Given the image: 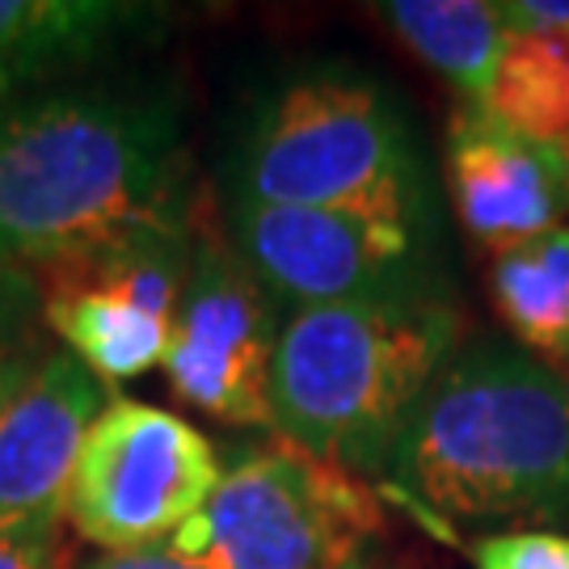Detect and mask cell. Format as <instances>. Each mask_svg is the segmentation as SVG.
<instances>
[{
	"label": "cell",
	"instance_id": "obj_16",
	"mask_svg": "<svg viewBox=\"0 0 569 569\" xmlns=\"http://www.w3.org/2000/svg\"><path fill=\"white\" fill-rule=\"evenodd\" d=\"M42 326V287L30 270L0 262V359L39 350Z\"/></svg>",
	"mask_w": 569,
	"mask_h": 569
},
{
	"label": "cell",
	"instance_id": "obj_7",
	"mask_svg": "<svg viewBox=\"0 0 569 569\" xmlns=\"http://www.w3.org/2000/svg\"><path fill=\"white\" fill-rule=\"evenodd\" d=\"M228 241L270 296L274 312L380 300L418 287H443L439 232L406 224L228 199Z\"/></svg>",
	"mask_w": 569,
	"mask_h": 569
},
{
	"label": "cell",
	"instance_id": "obj_8",
	"mask_svg": "<svg viewBox=\"0 0 569 569\" xmlns=\"http://www.w3.org/2000/svg\"><path fill=\"white\" fill-rule=\"evenodd\" d=\"M194 232H143L68 262L42 266V326L102 385H127L164 363L182 305Z\"/></svg>",
	"mask_w": 569,
	"mask_h": 569
},
{
	"label": "cell",
	"instance_id": "obj_9",
	"mask_svg": "<svg viewBox=\"0 0 569 569\" xmlns=\"http://www.w3.org/2000/svg\"><path fill=\"white\" fill-rule=\"evenodd\" d=\"M274 342L279 321L270 296L228 241V228L199 220L190 279L164 355L173 392L228 427H274Z\"/></svg>",
	"mask_w": 569,
	"mask_h": 569
},
{
	"label": "cell",
	"instance_id": "obj_15",
	"mask_svg": "<svg viewBox=\"0 0 569 569\" xmlns=\"http://www.w3.org/2000/svg\"><path fill=\"white\" fill-rule=\"evenodd\" d=\"M493 119L536 143H569V30L510 34L486 98Z\"/></svg>",
	"mask_w": 569,
	"mask_h": 569
},
{
	"label": "cell",
	"instance_id": "obj_19",
	"mask_svg": "<svg viewBox=\"0 0 569 569\" xmlns=\"http://www.w3.org/2000/svg\"><path fill=\"white\" fill-rule=\"evenodd\" d=\"M510 34H557L569 30V0H507L498 4Z\"/></svg>",
	"mask_w": 569,
	"mask_h": 569
},
{
	"label": "cell",
	"instance_id": "obj_12",
	"mask_svg": "<svg viewBox=\"0 0 569 569\" xmlns=\"http://www.w3.org/2000/svg\"><path fill=\"white\" fill-rule=\"evenodd\" d=\"M169 21V4L143 0H0V106L161 39Z\"/></svg>",
	"mask_w": 569,
	"mask_h": 569
},
{
	"label": "cell",
	"instance_id": "obj_5",
	"mask_svg": "<svg viewBox=\"0 0 569 569\" xmlns=\"http://www.w3.org/2000/svg\"><path fill=\"white\" fill-rule=\"evenodd\" d=\"M376 528L380 502L355 472L279 443L224 468L164 549L194 569H338Z\"/></svg>",
	"mask_w": 569,
	"mask_h": 569
},
{
	"label": "cell",
	"instance_id": "obj_17",
	"mask_svg": "<svg viewBox=\"0 0 569 569\" xmlns=\"http://www.w3.org/2000/svg\"><path fill=\"white\" fill-rule=\"evenodd\" d=\"M481 569H569V536L557 531H498L472 545Z\"/></svg>",
	"mask_w": 569,
	"mask_h": 569
},
{
	"label": "cell",
	"instance_id": "obj_4",
	"mask_svg": "<svg viewBox=\"0 0 569 569\" xmlns=\"http://www.w3.org/2000/svg\"><path fill=\"white\" fill-rule=\"evenodd\" d=\"M232 194L439 232L406 110L380 81L342 63L305 68L253 106Z\"/></svg>",
	"mask_w": 569,
	"mask_h": 569
},
{
	"label": "cell",
	"instance_id": "obj_2",
	"mask_svg": "<svg viewBox=\"0 0 569 569\" xmlns=\"http://www.w3.org/2000/svg\"><path fill=\"white\" fill-rule=\"evenodd\" d=\"M409 507L451 523H569V376L481 338L430 380L388 460Z\"/></svg>",
	"mask_w": 569,
	"mask_h": 569
},
{
	"label": "cell",
	"instance_id": "obj_1",
	"mask_svg": "<svg viewBox=\"0 0 569 569\" xmlns=\"http://www.w3.org/2000/svg\"><path fill=\"white\" fill-rule=\"evenodd\" d=\"M199 220L173 84H63L0 106V262L34 274Z\"/></svg>",
	"mask_w": 569,
	"mask_h": 569
},
{
	"label": "cell",
	"instance_id": "obj_20",
	"mask_svg": "<svg viewBox=\"0 0 569 569\" xmlns=\"http://www.w3.org/2000/svg\"><path fill=\"white\" fill-rule=\"evenodd\" d=\"M42 355H47V346H39V350H21V355L0 359V413L13 406V397H18L21 388L30 385V376L39 371Z\"/></svg>",
	"mask_w": 569,
	"mask_h": 569
},
{
	"label": "cell",
	"instance_id": "obj_22",
	"mask_svg": "<svg viewBox=\"0 0 569 569\" xmlns=\"http://www.w3.org/2000/svg\"><path fill=\"white\" fill-rule=\"evenodd\" d=\"M338 569H376V566H367L363 557H355V561H346V566H338Z\"/></svg>",
	"mask_w": 569,
	"mask_h": 569
},
{
	"label": "cell",
	"instance_id": "obj_3",
	"mask_svg": "<svg viewBox=\"0 0 569 569\" xmlns=\"http://www.w3.org/2000/svg\"><path fill=\"white\" fill-rule=\"evenodd\" d=\"M460 312L443 287L300 308L279 326L270 413L291 448L355 477H385L430 380L460 350Z\"/></svg>",
	"mask_w": 569,
	"mask_h": 569
},
{
	"label": "cell",
	"instance_id": "obj_11",
	"mask_svg": "<svg viewBox=\"0 0 569 569\" xmlns=\"http://www.w3.org/2000/svg\"><path fill=\"white\" fill-rule=\"evenodd\" d=\"M102 380L68 350H47L30 385L0 413V536L68 515L89 427L106 409Z\"/></svg>",
	"mask_w": 569,
	"mask_h": 569
},
{
	"label": "cell",
	"instance_id": "obj_13",
	"mask_svg": "<svg viewBox=\"0 0 569 569\" xmlns=\"http://www.w3.org/2000/svg\"><path fill=\"white\" fill-rule=\"evenodd\" d=\"M376 18L439 77H448L468 106H486L507 51L498 4L481 0H388Z\"/></svg>",
	"mask_w": 569,
	"mask_h": 569
},
{
	"label": "cell",
	"instance_id": "obj_6",
	"mask_svg": "<svg viewBox=\"0 0 569 569\" xmlns=\"http://www.w3.org/2000/svg\"><path fill=\"white\" fill-rule=\"evenodd\" d=\"M224 477L220 451L194 422L143 401H106L68 489V528L106 552L164 545Z\"/></svg>",
	"mask_w": 569,
	"mask_h": 569
},
{
	"label": "cell",
	"instance_id": "obj_10",
	"mask_svg": "<svg viewBox=\"0 0 569 569\" xmlns=\"http://www.w3.org/2000/svg\"><path fill=\"white\" fill-rule=\"evenodd\" d=\"M448 190L460 228L493 258L552 232L569 211L561 152L468 102L448 127Z\"/></svg>",
	"mask_w": 569,
	"mask_h": 569
},
{
	"label": "cell",
	"instance_id": "obj_18",
	"mask_svg": "<svg viewBox=\"0 0 569 569\" xmlns=\"http://www.w3.org/2000/svg\"><path fill=\"white\" fill-rule=\"evenodd\" d=\"M68 519H42L0 536V569H72L68 557Z\"/></svg>",
	"mask_w": 569,
	"mask_h": 569
},
{
	"label": "cell",
	"instance_id": "obj_14",
	"mask_svg": "<svg viewBox=\"0 0 569 569\" xmlns=\"http://www.w3.org/2000/svg\"><path fill=\"white\" fill-rule=\"evenodd\" d=\"M489 291L528 355L569 363V224L502 253Z\"/></svg>",
	"mask_w": 569,
	"mask_h": 569
},
{
	"label": "cell",
	"instance_id": "obj_21",
	"mask_svg": "<svg viewBox=\"0 0 569 569\" xmlns=\"http://www.w3.org/2000/svg\"><path fill=\"white\" fill-rule=\"evenodd\" d=\"M77 569H194V566H186L164 545H157V549H140V552H106V557L84 561Z\"/></svg>",
	"mask_w": 569,
	"mask_h": 569
}]
</instances>
